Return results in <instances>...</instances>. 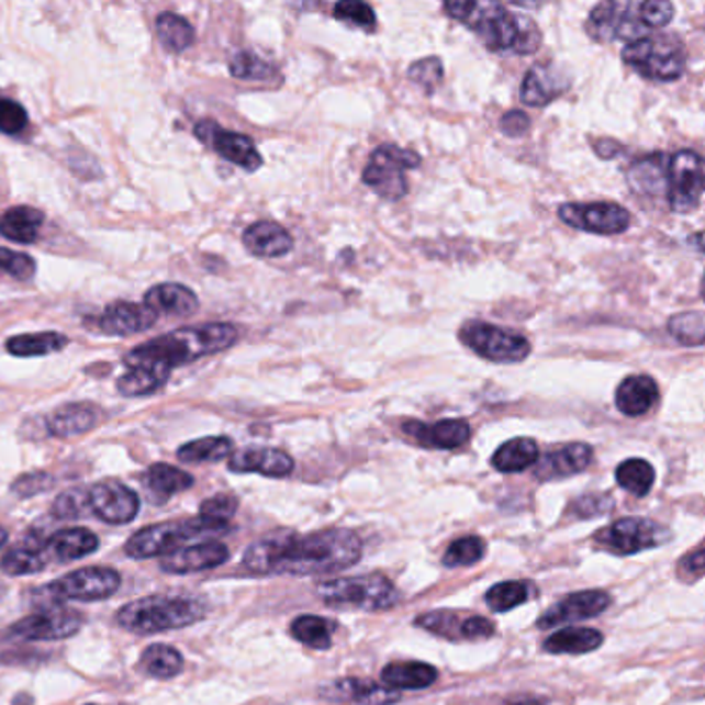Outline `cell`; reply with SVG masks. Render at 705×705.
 Segmentation results:
<instances>
[{
    "mask_svg": "<svg viewBox=\"0 0 705 705\" xmlns=\"http://www.w3.org/2000/svg\"><path fill=\"white\" fill-rule=\"evenodd\" d=\"M184 667V660L178 652L177 648L172 646H164V644H154L149 648H145L139 660V669L152 676V679H175Z\"/></svg>",
    "mask_w": 705,
    "mask_h": 705,
    "instance_id": "38",
    "label": "cell"
},
{
    "mask_svg": "<svg viewBox=\"0 0 705 705\" xmlns=\"http://www.w3.org/2000/svg\"><path fill=\"white\" fill-rule=\"evenodd\" d=\"M529 116L522 110H512L501 119V131L510 137H522L529 131Z\"/></svg>",
    "mask_w": 705,
    "mask_h": 705,
    "instance_id": "58",
    "label": "cell"
},
{
    "mask_svg": "<svg viewBox=\"0 0 705 705\" xmlns=\"http://www.w3.org/2000/svg\"><path fill=\"white\" fill-rule=\"evenodd\" d=\"M421 161V156L412 149L379 145L362 172V182L381 199L400 201L407 194L406 170H416Z\"/></svg>",
    "mask_w": 705,
    "mask_h": 705,
    "instance_id": "9",
    "label": "cell"
},
{
    "mask_svg": "<svg viewBox=\"0 0 705 705\" xmlns=\"http://www.w3.org/2000/svg\"><path fill=\"white\" fill-rule=\"evenodd\" d=\"M234 445L228 437H205L187 443L178 449V459L184 463H205V461H222L230 458Z\"/></svg>",
    "mask_w": 705,
    "mask_h": 705,
    "instance_id": "44",
    "label": "cell"
},
{
    "mask_svg": "<svg viewBox=\"0 0 705 705\" xmlns=\"http://www.w3.org/2000/svg\"><path fill=\"white\" fill-rule=\"evenodd\" d=\"M228 529L226 522H215L208 517H193L187 522H172V524H158L135 531L126 545L124 552L131 559H152V557H166L178 548L184 547L189 540L199 536H215Z\"/></svg>",
    "mask_w": 705,
    "mask_h": 705,
    "instance_id": "7",
    "label": "cell"
},
{
    "mask_svg": "<svg viewBox=\"0 0 705 705\" xmlns=\"http://www.w3.org/2000/svg\"><path fill=\"white\" fill-rule=\"evenodd\" d=\"M81 627H83V617L77 611L56 604V606H44L34 615L21 618L7 629L4 637L21 639V641H58L79 634Z\"/></svg>",
    "mask_w": 705,
    "mask_h": 705,
    "instance_id": "14",
    "label": "cell"
},
{
    "mask_svg": "<svg viewBox=\"0 0 705 705\" xmlns=\"http://www.w3.org/2000/svg\"><path fill=\"white\" fill-rule=\"evenodd\" d=\"M158 315L143 302H114L98 318V327L107 335H133L154 327Z\"/></svg>",
    "mask_w": 705,
    "mask_h": 705,
    "instance_id": "22",
    "label": "cell"
},
{
    "mask_svg": "<svg viewBox=\"0 0 705 705\" xmlns=\"http://www.w3.org/2000/svg\"><path fill=\"white\" fill-rule=\"evenodd\" d=\"M37 265L30 255L11 248H0V271L18 282H30L36 276Z\"/></svg>",
    "mask_w": 705,
    "mask_h": 705,
    "instance_id": "49",
    "label": "cell"
},
{
    "mask_svg": "<svg viewBox=\"0 0 705 705\" xmlns=\"http://www.w3.org/2000/svg\"><path fill=\"white\" fill-rule=\"evenodd\" d=\"M228 468L238 474H261L269 478H286L294 470V459L282 449L273 447H247L230 456Z\"/></svg>",
    "mask_w": 705,
    "mask_h": 705,
    "instance_id": "20",
    "label": "cell"
},
{
    "mask_svg": "<svg viewBox=\"0 0 705 705\" xmlns=\"http://www.w3.org/2000/svg\"><path fill=\"white\" fill-rule=\"evenodd\" d=\"M360 557L362 540L352 529H321L309 536L276 531L250 545L243 564L255 575H317L344 571Z\"/></svg>",
    "mask_w": 705,
    "mask_h": 705,
    "instance_id": "1",
    "label": "cell"
},
{
    "mask_svg": "<svg viewBox=\"0 0 705 705\" xmlns=\"http://www.w3.org/2000/svg\"><path fill=\"white\" fill-rule=\"evenodd\" d=\"M529 596H531L529 583L501 582L486 592L484 600L493 613H507V611L522 606L524 602H528Z\"/></svg>",
    "mask_w": 705,
    "mask_h": 705,
    "instance_id": "45",
    "label": "cell"
},
{
    "mask_svg": "<svg viewBox=\"0 0 705 705\" xmlns=\"http://www.w3.org/2000/svg\"><path fill=\"white\" fill-rule=\"evenodd\" d=\"M53 480L46 474H27V477L19 478L18 482L13 484V493L19 496H32V494L42 493L48 489Z\"/></svg>",
    "mask_w": 705,
    "mask_h": 705,
    "instance_id": "59",
    "label": "cell"
},
{
    "mask_svg": "<svg viewBox=\"0 0 705 705\" xmlns=\"http://www.w3.org/2000/svg\"><path fill=\"white\" fill-rule=\"evenodd\" d=\"M238 339V329L230 323H208L199 327L178 329L175 334L159 335L124 356L126 369L156 367L172 372L175 367L189 365L197 358L222 352Z\"/></svg>",
    "mask_w": 705,
    "mask_h": 705,
    "instance_id": "3",
    "label": "cell"
},
{
    "mask_svg": "<svg viewBox=\"0 0 705 705\" xmlns=\"http://www.w3.org/2000/svg\"><path fill=\"white\" fill-rule=\"evenodd\" d=\"M317 596L334 608H358V611H388L400 600L395 585L381 573L337 578L332 582L318 583Z\"/></svg>",
    "mask_w": 705,
    "mask_h": 705,
    "instance_id": "8",
    "label": "cell"
},
{
    "mask_svg": "<svg viewBox=\"0 0 705 705\" xmlns=\"http://www.w3.org/2000/svg\"><path fill=\"white\" fill-rule=\"evenodd\" d=\"M669 529L656 524L652 519L625 517L606 528L598 529L594 536V542L613 555L629 557L648 548L662 547L669 542Z\"/></svg>",
    "mask_w": 705,
    "mask_h": 705,
    "instance_id": "12",
    "label": "cell"
},
{
    "mask_svg": "<svg viewBox=\"0 0 705 705\" xmlns=\"http://www.w3.org/2000/svg\"><path fill=\"white\" fill-rule=\"evenodd\" d=\"M96 423H98V414L93 407L86 404H69V406L58 407L48 418V430L54 437L67 439V437L88 433Z\"/></svg>",
    "mask_w": 705,
    "mask_h": 705,
    "instance_id": "37",
    "label": "cell"
},
{
    "mask_svg": "<svg viewBox=\"0 0 705 705\" xmlns=\"http://www.w3.org/2000/svg\"><path fill=\"white\" fill-rule=\"evenodd\" d=\"M505 705H545V702H542V700H538V697H528V695H524V697L510 700Z\"/></svg>",
    "mask_w": 705,
    "mask_h": 705,
    "instance_id": "60",
    "label": "cell"
},
{
    "mask_svg": "<svg viewBox=\"0 0 705 705\" xmlns=\"http://www.w3.org/2000/svg\"><path fill=\"white\" fill-rule=\"evenodd\" d=\"M381 679L385 687L393 691H421L430 687L439 679V672L424 662H391L381 672Z\"/></svg>",
    "mask_w": 705,
    "mask_h": 705,
    "instance_id": "32",
    "label": "cell"
},
{
    "mask_svg": "<svg viewBox=\"0 0 705 705\" xmlns=\"http://www.w3.org/2000/svg\"><path fill=\"white\" fill-rule=\"evenodd\" d=\"M658 385L652 377L648 374H634L627 377L615 393V404H617L618 412H623L625 416H644L648 414L656 402H658Z\"/></svg>",
    "mask_w": 705,
    "mask_h": 705,
    "instance_id": "29",
    "label": "cell"
},
{
    "mask_svg": "<svg viewBox=\"0 0 705 705\" xmlns=\"http://www.w3.org/2000/svg\"><path fill=\"white\" fill-rule=\"evenodd\" d=\"M623 63L652 81H676L687 69V53L681 37L648 34L623 48Z\"/></svg>",
    "mask_w": 705,
    "mask_h": 705,
    "instance_id": "6",
    "label": "cell"
},
{
    "mask_svg": "<svg viewBox=\"0 0 705 705\" xmlns=\"http://www.w3.org/2000/svg\"><path fill=\"white\" fill-rule=\"evenodd\" d=\"M159 42L168 53L180 54L193 46V25L177 13H161L156 21Z\"/></svg>",
    "mask_w": 705,
    "mask_h": 705,
    "instance_id": "42",
    "label": "cell"
},
{
    "mask_svg": "<svg viewBox=\"0 0 705 705\" xmlns=\"http://www.w3.org/2000/svg\"><path fill=\"white\" fill-rule=\"evenodd\" d=\"M243 243L248 253L264 259H278L294 248V240L288 230L276 222H257L248 226L243 234Z\"/></svg>",
    "mask_w": 705,
    "mask_h": 705,
    "instance_id": "28",
    "label": "cell"
},
{
    "mask_svg": "<svg viewBox=\"0 0 705 705\" xmlns=\"http://www.w3.org/2000/svg\"><path fill=\"white\" fill-rule=\"evenodd\" d=\"M238 510V501L232 494H215L212 499L201 503L199 515L208 517V519H215V522H226L228 524L230 517Z\"/></svg>",
    "mask_w": 705,
    "mask_h": 705,
    "instance_id": "54",
    "label": "cell"
},
{
    "mask_svg": "<svg viewBox=\"0 0 705 705\" xmlns=\"http://www.w3.org/2000/svg\"><path fill=\"white\" fill-rule=\"evenodd\" d=\"M594 458V449L585 443H571L561 449L548 451L547 456L536 461V478L548 482V480H561V478L575 477L583 472Z\"/></svg>",
    "mask_w": 705,
    "mask_h": 705,
    "instance_id": "21",
    "label": "cell"
},
{
    "mask_svg": "<svg viewBox=\"0 0 705 705\" xmlns=\"http://www.w3.org/2000/svg\"><path fill=\"white\" fill-rule=\"evenodd\" d=\"M674 18V7L667 0L644 2H600L585 21L588 36L596 42H635L650 30L667 27Z\"/></svg>",
    "mask_w": 705,
    "mask_h": 705,
    "instance_id": "4",
    "label": "cell"
},
{
    "mask_svg": "<svg viewBox=\"0 0 705 705\" xmlns=\"http://www.w3.org/2000/svg\"><path fill=\"white\" fill-rule=\"evenodd\" d=\"M88 705H93V704H88Z\"/></svg>",
    "mask_w": 705,
    "mask_h": 705,
    "instance_id": "63",
    "label": "cell"
},
{
    "mask_svg": "<svg viewBox=\"0 0 705 705\" xmlns=\"http://www.w3.org/2000/svg\"><path fill=\"white\" fill-rule=\"evenodd\" d=\"M230 559V550L222 542H201L193 547H182L161 557L159 559V569L166 573L175 575H184V573H199L215 569L220 564L226 563Z\"/></svg>",
    "mask_w": 705,
    "mask_h": 705,
    "instance_id": "19",
    "label": "cell"
},
{
    "mask_svg": "<svg viewBox=\"0 0 705 705\" xmlns=\"http://www.w3.org/2000/svg\"><path fill=\"white\" fill-rule=\"evenodd\" d=\"M323 697L329 700H346L358 705H393L402 700L400 691L381 687L372 681L365 679H342L335 681L334 685H327V689L321 691Z\"/></svg>",
    "mask_w": 705,
    "mask_h": 705,
    "instance_id": "25",
    "label": "cell"
},
{
    "mask_svg": "<svg viewBox=\"0 0 705 705\" xmlns=\"http://www.w3.org/2000/svg\"><path fill=\"white\" fill-rule=\"evenodd\" d=\"M7 538H9V534H7V529L2 528L0 526V548L4 547L7 545Z\"/></svg>",
    "mask_w": 705,
    "mask_h": 705,
    "instance_id": "61",
    "label": "cell"
},
{
    "mask_svg": "<svg viewBox=\"0 0 705 705\" xmlns=\"http://www.w3.org/2000/svg\"><path fill=\"white\" fill-rule=\"evenodd\" d=\"M567 89H569V79L563 72L547 65H538L529 69L528 75L524 77L519 98L526 107H547L552 100L563 96Z\"/></svg>",
    "mask_w": 705,
    "mask_h": 705,
    "instance_id": "24",
    "label": "cell"
},
{
    "mask_svg": "<svg viewBox=\"0 0 705 705\" xmlns=\"http://www.w3.org/2000/svg\"><path fill=\"white\" fill-rule=\"evenodd\" d=\"M194 135L197 139L213 147V152H217L222 158L228 159L232 164L245 168L248 172H255L261 168L264 158L257 152L255 143L247 135L240 133H232L222 128L220 124L212 123V121H203V123L194 126Z\"/></svg>",
    "mask_w": 705,
    "mask_h": 705,
    "instance_id": "17",
    "label": "cell"
},
{
    "mask_svg": "<svg viewBox=\"0 0 705 705\" xmlns=\"http://www.w3.org/2000/svg\"><path fill=\"white\" fill-rule=\"evenodd\" d=\"M669 332L676 342L685 346H704V313H681L669 321Z\"/></svg>",
    "mask_w": 705,
    "mask_h": 705,
    "instance_id": "47",
    "label": "cell"
},
{
    "mask_svg": "<svg viewBox=\"0 0 705 705\" xmlns=\"http://www.w3.org/2000/svg\"><path fill=\"white\" fill-rule=\"evenodd\" d=\"M669 164L670 156L667 154H653L648 158L635 161L629 168L627 178L635 193L662 194L669 191Z\"/></svg>",
    "mask_w": 705,
    "mask_h": 705,
    "instance_id": "30",
    "label": "cell"
},
{
    "mask_svg": "<svg viewBox=\"0 0 705 705\" xmlns=\"http://www.w3.org/2000/svg\"><path fill=\"white\" fill-rule=\"evenodd\" d=\"M193 482V477L189 472L180 470L177 466H170V463H154L143 474L145 489L149 491V494L158 496L161 501L191 489Z\"/></svg>",
    "mask_w": 705,
    "mask_h": 705,
    "instance_id": "36",
    "label": "cell"
},
{
    "mask_svg": "<svg viewBox=\"0 0 705 705\" xmlns=\"http://www.w3.org/2000/svg\"><path fill=\"white\" fill-rule=\"evenodd\" d=\"M484 542L478 536H466L459 538L451 547L447 548L443 564L445 567H470L478 563L484 557Z\"/></svg>",
    "mask_w": 705,
    "mask_h": 705,
    "instance_id": "48",
    "label": "cell"
},
{
    "mask_svg": "<svg viewBox=\"0 0 705 705\" xmlns=\"http://www.w3.org/2000/svg\"><path fill=\"white\" fill-rule=\"evenodd\" d=\"M463 620L456 611H433L416 618V627H421L424 631L430 634L441 635L445 639H463L461 631H463Z\"/></svg>",
    "mask_w": 705,
    "mask_h": 705,
    "instance_id": "46",
    "label": "cell"
},
{
    "mask_svg": "<svg viewBox=\"0 0 705 705\" xmlns=\"http://www.w3.org/2000/svg\"><path fill=\"white\" fill-rule=\"evenodd\" d=\"M27 126L25 108L13 100H0V133L19 135Z\"/></svg>",
    "mask_w": 705,
    "mask_h": 705,
    "instance_id": "55",
    "label": "cell"
},
{
    "mask_svg": "<svg viewBox=\"0 0 705 705\" xmlns=\"http://www.w3.org/2000/svg\"><path fill=\"white\" fill-rule=\"evenodd\" d=\"M604 644V635L592 627H567L555 635H550L545 641V652L548 653H582L594 652Z\"/></svg>",
    "mask_w": 705,
    "mask_h": 705,
    "instance_id": "35",
    "label": "cell"
},
{
    "mask_svg": "<svg viewBox=\"0 0 705 705\" xmlns=\"http://www.w3.org/2000/svg\"><path fill=\"white\" fill-rule=\"evenodd\" d=\"M208 615V606L184 596H147L124 604L116 613V623L124 631L137 635L164 634L184 629Z\"/></svg>",
    "mask_w": 705,
    "mask_h": 705,
    "instance_id": "5",
    "label": "cell"
},
{
    "mask_svg": "<svg viewBox=\"0 0 705 705\" xmlns=\"http://www.w3.org/2000/svg\"><path fill=\"white\" fill-rule=\"evenodd\" d=\"M459 339L466 348H470L480 358L499 362V365L522 362L531 352L526 335L496 327L491 323H482V321L466 323L459 332Z\"/></svg>",
    "mask_w": 705,
    "mask_h": 705,
    "instance_id": "11",
    "label": "cell"
},
{
    "mask_svg": "<svg viewBox=\"0 0 705 705\" xmlns=\"http://www.w3.org/2000/svg\"><path fill=\"white\" fill-rule=\"evenodd\" d=\"M669 203L674 213L695 212L704 194V159L693 149L670 156Z\"/></svg>",
    "mask_w": 705,
    "mask_h": 705,
    "instance_id": "13",
    "label": "cell"
},
{
    "mask_svg": "<svg viewBox=\"0 0 705 705\" xmlns=\"http://www.w3.org/2000/svg\"><path fill=\"white\" fill-rule=\"evenodd\" d=\"M617 482L618 486H623L627 493L646 496L652 491L656 470L646 459H627L617 468Z\"/></svg>",
    "mask_w": 705,
    "mask_h": 705,
    "instance_id": "43",
    "label": "cell"
},
{
    "mask_svg": "<svg viewBox=\"0 0 705 705\" xmlns=\"http://www.w3.org/2000/svg\"><path fill=\"white\" fill-rule=\"evenodd\" d=\"M100 548L98 536L88 528H65L46 538V550L53 563H71Z\"/></svg>",
    "mask_w": 705,
    "mask_h": 705,
    "instance_id": "26",
    "label": "cell"
},
{
    "mask_svg": "<svg viewBox=\"0 0 705 705\" xmlns=\"http://www.w3.org/2000/svg\"><path fill=\"white\" fill-rule=\"evenodd\" d=\"M89 515L100 517L107 524L123 526L137 517L139 496L123 482L107 480L88 489Z\"/></svg>",
    "mask_w": 705,
    "mask_h": 705,
    "instance_id": "16",
    "label": "cell"
},
{
    "mask_svg": "<svg viewBox=\"0 0 705 705\" xmlns=\"http://www.w3.org/2000/svg\"><path fill=\"white\" fill-rule=\"evenodd\" d=\"M121 582H123L121 573L110 567H86L44 585L36 596L48 598V604L44 606H56L67 600H79V602L107 600L119 592Z\"/></svg>",
    "mask_w": 705,
    "mask_h": 705,
    "instance_id": "10",
    "label": "cell"
},
{
    "mask_svg": "<svg viewBox=\"0 0 705 705\" xmlns=\"http://www.w3.org/2000/svg\"><path fill=\"white\" fill-rule=\"evenodd\" d=\"M168 379H170V371L156 369V367H133L119 379L116 389L126 398H142V395L156 393L159 388L166 385Z\"/></svg>",
    "mask_w": 705,
    "mask_h": 705,
    "instance_id": "41",
    "label": "cell"
},
{
    "mask_svg": "<svg viewBox=\"0 0 705 705\" xmlns=\"http://www.w3.org/2000/svg\"><path fill=\"white\" fill-rule=\"evenodd\" d=\"M443 9L470 27L491 53L531 54L542 42L531 19L513 15L499 2L454 0L445 2Z\"/></svg>",
    "mask_w": 705,
    "mask_h": 705,
    "instance_id": "2",
    "label": "cell"
},
{
    "mask_svg": "<svg viewBox=\"0 0 705 705\" xmlns=\"http://www.w3.org/2000/svg\"><path fill=\"white\" fill-rule=\"evenodd\" d=\"M611 594L602 590H585L575 592L571 596L557 602L552 608H548L542 617L538 618V629H552L564 623H575L602 615L611 606Z\"/></svg>",
    "mask_w": 705,
    "mask_h": 705,
    "instance_id": "18",
    "label": "cell"
},
{
    "mask_svg": "<svg viewBox=\"0 0 705 705\" xmlns=\"http://www.w3.org/2000/svg\"><path fill=\"white\" fill-rule=\"evenodd\" d=\"M334 631L335 623L317 615H302L290 625L292 637L313 650H329L334 644Z\"/></svg>",
    "mask_w": 705,
    "mask_h": 705,
    "instance_id": "39",
    "label": "cell"
},
{
    "mask_svg": "<svg viewBox=\"0 0 705 705\" xmlns=\"http://www.w3.org/2000/svg\"><path fill=\"white\" fill-rule=\"evenodd\" d=\"M679 578L685 583L700 582L704 578V548H697L679 563Z\"/></svg>",
    "mask_w": 705,
    "mask_h": 705,
    "instance_id": "57",
    "label": "cell"
},
{
    "mask_svg": "<svg viewBox=\"0 0 705 705\" xmlns=\"http://www.w3.org/2000/svg\"><path fill=\"white\" fill-rule=\"evenodd\" d=\"M44 224V213L36 208L19 205L0 215V234L19 245H32L40 236Z\"/></svg>",
    "mask_w": 705,
    "mask_h": 705,
    "instance_id": "33",
    "label": "cell"
},
{
    "mask_svg": "<svg viewBox=\"0 0 705 705\" xmlns=\"http://www.w3.org/2000/svg\"><path fill=\"white\" fill-rule=\"evenodd\" d=\"M230 72L238 79H253V81H264L267 77L273 75V69L261 60L259 56L250 53H238L232 56L230 60Z\"/></svg>",
    "mask_w": 705,
    "mask_h": 705,
    "instance_id": "51",
    "label": "cell"
},
{
    "mask_svg": "<svg viewBox=\"0 0 705 705\" xmlns=\"http://www.w3.org/2000/svg\"><path fill=\"white\" fill-rule=\"evenodd\" d=\"M540 458L538 445L534 439L528 437H517L512 441L503 443L496 451H494L493 463L494 470L503 472V474H515V472H524L531 466H536V461Z\"/></svg>",
    "mask_w": 705,
    "mask_h": 705,
    "instance_id": "34",
    "label": "cell"
},
{
    "mask_svg": "<svg viewBox=\"0 0 705 705\" xmlns=\"http://www.w3.org/2000/svg\"><path fill=\"white\" fill-rule=\"evenodd\" d=\"M559 217L571 228L592 232L600 236H613L629 228L631 215L618 203H564L559 208Z\"/></svg>",
    "mask_w": 705,
    "mask_h": 705,
    "instance_id": "15",
    "label": "cell"
},
{
    "mask_svg": "<svg viewBox=\"0 0 705 705\" xmlns=\"http://www.w3.org/2000/svg\"><path fill=\"white\" fill-rule=\"evenodd\" d=\"M51 563H53V561H51V555H48V550H46V540L27 538L25 545L9 548V550L2 555L0 569H2L7 575L19 578V575H34V573H40L42 569H46Z\"/></svg>",
    "mask_w": 705,
    "mask_h": 705,
    "instance_id": "31",
    "label": "cell"
},
{
    "mask_svg": "<svg viewBox=\"0 0 705 705\" xmlns=\"http://www.w3.org/2000/svg\"><path fill=\"white\" fill-rule=\"evenodd\" d=\"M404 433L428 449H458L470 439V424L459 418L435 424L410 421L404 424Z\"/></svg>",
    "mask_w": 705,
    "mask_h": 705,
    "instance_id": "23",
    "label": "cell"
},
{
    "mask_svg": "<svg viewBox=\"0 0 705 705\" xmlns=\"http://www.w3.org/2000/svg\"><path fill=\"white\" fill-rule=\"evenodd\" d=\"M67 344H69L67 335L58 334V332H44V334L15 335L7 342V350L13 356L30 358V356L60 352Z\"/></svg>",
    "mask_w": 705,
    "mask_h": 705,
    "instance_id": "40",
    "label": "cell"
},
{
    "mask_svg": "<svg viewBox=\"0 0 705 705\" xmlns=\"http://www.w3.org/2000/svg\"><path fill=\"white\" fill-rule=\"evenodd\" d=\"M143 304L152 309L156 315H172V317H189L199 309V299L191 288L180 283H159L147 290Z\"/></svg>",
    "mask_w": 705,
    "mask_h": 705,
    "instance_id": "27",
    "label": "cell"
},
{
    "mask_svg": "<svg viewBox=\"0 0 705 705\" xmlns=\"http://www.w3.org/2000/svg\"><path fill=\"white\" fill-rule=\"evenodd\" d=\"M407 77H410L412 83L421 86L426 93H433L443 81V63L437 56L418 60V63H414L410 67Z\"/></svg>",
    "mask_w": 705,
    "mask_h": 705,
    "instance_id": "52",
    "label": "cell"
},
{
    "mask_svg": "<svg viewBox=\"0 0 705 705\" xmlns=\"http://www.w3.org/2000/svg\"><path fill=\"white\" fill-rule=\"evenodd\" d=\"M613 505H615V501L611 494H583L573 503L571 512L575 513L578 517H596L602 513L611 512Z\"/></svg>",
    "mask_w": 705,
    "mask_h": 705,
    "instance_id": "56",
    "label": "cell"
},
{
    "mask_svg": "<svg viewBox=\"0 0 705 705\" xmlns=\"http://www.w3.org/2000/svg\"><path fill=\"white\" fill-rule=\"evenodd\" d=\"M54 517L60 519H77L89 515L88 491L86 489H72L67 493L58 494L53 505Z\"/></svg>",
    "mask_w": 705,
    "mask_h": 705,
    "instance_id": "53",
    "label": "cell"
},
{
    "mask_svg": "<svg viewBox=\"0 0 705 705\" xmlns=\"http://www.w3.org/2000/svg\"><path fill=\"white\" fill-rule=\"evenodd\" d=\"M2 596H4V590H2V585H0V598H2Z\"/></svg>",
    "mask_w": 705,
    "mask_h": 705,
    "instance_id": "62",
    "label": "cell"
},
{
    "mask_svg": "<svg viewBox=\"0 0 705 705\" xmlns=\"http://www.w3.org/2000/svg\"><path fill=\"white\" fill-rule=\"evenodd\" d=\"M335 19L339 21H346V23H352L356 27H362V30H374L377 25V18H374V11L367 2H358V0H342L337 2L334 7Z\"/></svg>",
    "mask_w": 705,
    "mask_h": 705,
    "instance_id": "50",
    "label": "cell"
}]
</instances>
